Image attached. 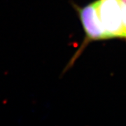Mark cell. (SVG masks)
I'll use <instances>...</instances> for the list:
<instances>
[{"label":"cell","mask_w":126,"mask_h":126,"mask_svg":"<svg viewBox=\"0 0 126 126\" xmlns=\"http://www.w3.org/2000/svg\"><path fill=\"white\" fill-rule=\"evenodd\" d=\"M98 14L103 28L110 39H126L121 0H98Z\"/></svg>","instance_id":"obj_2"},{"label":"cell","mask_w":126,"mask_h":126,"mask_svg":"<svg viewBox=\"0 0 126 126\" xmlns=\"http://www.w3.org/2000/svg\"><path fill=\"white\" fill-rule=\"evenodd\" d=\"M121 6L123 27L126 39V0H121Z\"/></svg>","instance_id":"obj_3"},{"label":"cell","mask_w":126,"mask_h":126,"mask_svg":"<svg viewBox=\"0 0 126 126\" xmlns=\"http://www.w3.org/2000/svg\"><path fill=\"white\" fill-rule=\"evenodd\" d=\"M78 14L79 15L83 27L86 33V39L83 43L81 48L77 52L71 61L64 69V73L73 65L79 55L81 54L82 50L86 47L88 42L91 41L104 40L110 39L109 35L105 32L102 25L99 14H98V0L93 1L86 6L79 8L76 6Z\"/></svg>","instance_id":"obj_1"}]
</instances>
